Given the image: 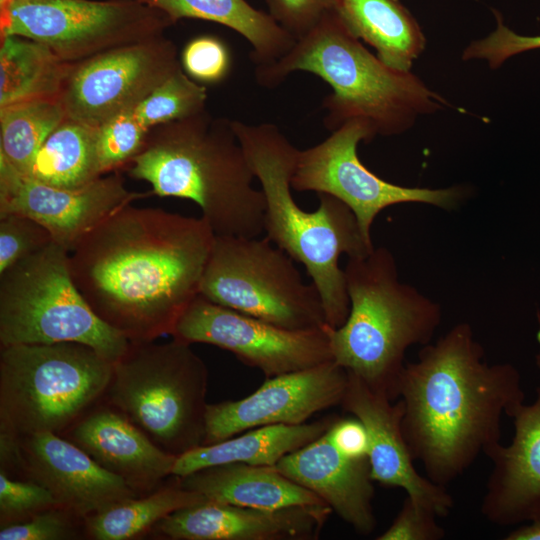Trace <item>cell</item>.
I'll return each instance as SVG.
<instances>
[{
  "label": "cell",
  "instance_id": "obj_27",
  "mask_svg": "<svg viewBox=\"0 0 540 540\" xmlns=\"http://www.w3.org/2000/svg\"><path fill=\"white\" fill-rule=\"evenodd\" d=\"M0 107L58 98L70 63L34 40L1 35Z\"/></svg>",
  "mask_w": 540,
  "mask_h": 540
},
{
  "label": "cell",
  "instance_id": "obj_3",
  "mask_svg": "<svg viewBox=\"0 0 540 540\" xmlns=\"http://www.w3.org/2000/svg\"><path fill=\"white\" fill-rule=\"evenodd\" d=\"M232 121L205 109L156 126L128 173L148 182L153 194L196 203L215 235L259 237L264 194L252 186L255 176Z\"/></svg>",
  "mask_w": 540,
  "mask_h": 540
},
{
  "label": "cell",
  "instance_id": "obj_17",
  "mask_svg": "<svg viewBox=\"0 0 540 540\" xmlns=\"http://www.w3.org/2000/svg\"><path fill=\"white\" fill-rule=\"evenodd\" d=\"M13 468L45 487L57 506L83 519L139 496L120 477L59 434L16 438Z\"/></svg>",
  "mask_w": 540,
  "mask_h": 540
},
{
  "label": "cell",
  "instance_id": "obj_34",
  "mask_svg": "<svg viewBox=\"0 0 540 540\" xmlns=\"http://www.w3.org/2000/svg\"><path fill=\"white\" fill-rule=\"evenodd\" d=\"M0 526L21 523L57 506L50 492L32 480L19 481L0 471Z\"/></svg>",
  "mask_w": 540,
  "mask_h": 540
},
{
  "label": "cell",
  "instance_id": "obj_40",
  "mask_svg": "<svg viewBox=\"0 0 540 540\" xmlns=\"http://www.w3.org/2000/svg\"><path fill=\"white\" fill-rule=\"evenodd\" d=\"M326 433L333 446L344 456L368 459L367 431L357 418L333 420Z\"/></svg>",
  "mask_w": 540,
  "mask_h": 540
},
{
  "label": "cell",
  "instance_id": "obj_33",
  "mask_svg": "<svg viewBox=\"0 0 540 540\" xmlns=\"http://www.w3.org/2000/svg\"><path fill=\"white\" fill-rule=\"evenodd\" d=\"M53 241L50 231L31 217L0 215V274Z\"/></svg>",
  "mask_w": 540,
  "mask_h": 540
},
{
  "label": "cell",
  "instance_id": "obj_23",
  "mask_svg": "<svg viewBox=\"0 0 540 540\" xmlns=\"http://www.w3.org/2000/svg\"><path fill=\"white\" fill-rule=\"evenodd\" d=\"M177 478L182 487L211 502L258 509L326 505L275 466L227 463Z\"/></svg>",
  "mask_w": 540,
  "mask_h": 540
},
{
  "label": "cell",
  "instance_id": "obj_11",
  "mask_svg": "<svg viewBox=\"0 0 540 540\" xmlns=\"http://www.w3.org/2000/svg\"><path fill=\"white\" fill-rule=\"evenodd\" d=\"M173 23L139 0H10L1 10V35L39 42L69 63L163 36Z\"/></svg>",
  "mask_w": 540,
  "mask_h": 540
},
{
  "label": "cell",
  "instance_id": "obj_29",
  "mask_svg": "<svg viewBox=\"0 0 540 540\" xmlns=\"http://www.w3.org/2000/svg\"><path fill=\"white\" fill-rule=\"evenodd\" d=\"M207 501L200 494L174 484L120 502L83 520V528L96 540H127L152 529L169 514Z\"/></svg>",
  "mask_w": 540,
  "mask_h": 540
},
{
  "label": "cell",
  "instance_id": "obj_19",
  "mask_svg": "<svg viewBox=\"0 0 540 540\" xmlns=\"http://www.w3.org/2000/svg\"><path fill=\"white\" fill-rule=\"evenodd\" d=\"M331 512L327 505L258 509L205 501L169 514L152 530L172 540H312Z\"/></svg>",
  "mask_w": 540,
  "mask_h": 540
},
{
  "label": "cell",
  "instance_id": "obj_20",
  "mask_svg": "<svg viewBox=\"0 0 540 540\" xmlns=\"http://www.w3.org/2000/svg\"><path fill=\"white\" fill-rule=\"evenodd\" d=\"M540 371V351L536 357ZM514 435L485 456L492 463L481 513L490 523L513 526L540 517V383L536 398L521 404L510 417Z\"/></svg>",
  "mask_w": 540,
  "mask_h": 540
},
{
  "label": "cell",
  "instance_id": "obj_1",
  "mask_svg": "<svg viewBox=\"0 0 540 540\" xmlns=\"http://www.w3.org/2000/svg\"><path fill=\"white\" fill-rule=\"evenodd\" d=\"M215 233L202 218L125 205L69 251L73 281L94 313L129 342L172 331L200 283Z\"/></svg>",
  "mask_w": 540,
  "mask_h": 540
},
{
  "label": "cell",
  "instance_id": "obj_10",
  "mask_svg": "<svg viewBox=\"0 0 540 540\" xmlns=\"http://www.w3.org/2000/svg\"><path fill=\"white\" fill-rule=\"evenodd\" d=\"M200 294L287 329L328 325L315 285L305 283L292 258L267 237L215 235Z\"/></svg>",
  "mask_w": 540,
  "mask_h": 540
},
{
  "label": "cell",
  "instance_id": "obj_30",
  "mask_svg": "<svg viewBox=\"0 0 540 540\" xmlns=\"http://www.w3.org/2000/svg\"><path fill=\"white\" fill-rule=\"evenodd\" d=\"M65 118L56 98L0 107V158L25 174L45 140Z\"/></svg>",
  "mask_w": 540,
  "mask_h": 540
},
{
  "label": "cell",
  "instance_id": "obj_35",
  "mask_svg": "<svg viewBox=\"0 0 540 540\" xmlns=\"http://www.w3.org/2000/svg\"><path fill=\"white\" fill-rule=\"evenodd\" d=\"M184 72L194 81L213 84L222 81L231 68L228 47L219 38L203 35L189 41L181 55Z\"/></svg>",
  "mask_w": 540,
  "mask_h": 540
},
{
  "label": "cell",
  "instance_id": "obj_24",
  "mask_svg": "<svg viewBox=\"0 0 540 540\" xmlns=\"http://www.w3.org/2000/svg\"><path fill=\"white\" fill-rule=\"evenodd\" d=\"M333 419L298 425H266L252 428L221 442L201 445L177 456L172 475L183 477L197 470L227 464L245 463L275 466L285 455L323 435Z\"/></svg>",
  "mask_w": 540,
  "mask_h": 540
},
{
  "label": "cell",
  "instance_id": "obj_12",
  "mask_svg": "<svg viewBox=\"0 0 540 540\" xmlns=\"http://www.w3.org/2000/svg\"><path fill=\"white\" fill-rule=\"evenodd\" d=\"M374 137L368 123L354 119L332 131L321 143L300 150L292 189L329 194L341 200L354 213L368 241H372L375 218L387 207L424 203L453 210L468 197L469 189L461 185L440 189L404 187L378 177L357 154L358 144Z\"/></svg>",
  "mask_w": 540,
  "mask_h": 540
},
{
  "label": "cell",
  "instance_id": "obj_37",
  "mask_svg": "<svg viewBox=\"0 0 540 540\" xmlns=\"http://www.w3.org/2000/svg\"><path fill=\"white\" fill-rule=\"evenodd\" d=\"M497 28L488 37L472 42L463 52L464 60L480 59L488 62L492 69H497L508 58L533 49H540V35H518L502 22L495 13Z\"/></svg>",
  "mask_w": 540,
  "mask_h": 540
},
{
  "label": "cell",
  "instance_id": "obj_28",
  "mask_svg": "<svg viewBox=\"0 0 540 540\" xmlns=\"http://www.w3.org/2000/svg\"><path fill=\"white\" fill-rule=\"evenodd\" d=\"M24 175L61 188L82 187L100 178L97 127L65 118L45 140Z\"/></svg>",
  "mask_w": 540,
  "mask_h": 540
},
{
  "label": "cell",
  "instance_id": "obj_16",
  "mask_svg": "<svg viewBox=\"0 0 540 540\" xmlns=\"http://www.w3.org/2000/svg\"><path fill=\"white\" fill-rule=\"evenodd\" d=\"M150 194L129 191L118 174L78 188L56 187L20 173L0 158V215L33 218L68 251L113 212Z\"/></svg>",
  "mask_w": 540,
  "mask_h": 540
},
{
  "label": "cell",
  "instance_id": "obj_31",
  "mask_svg": "<svg viewBox=\"0 0 540 540\" xmlns=\"http://www.w3.org/2000/svg\"><path fill=\"white\" fill-rule=\"evenodd\" d=\"M206 87L191 79L181 67L134 108L148 129L194 116L205 110Z\"/></svg>",
  "mask_w": 540,
  "mask_h": 540
},
{
  "label": "cell",
  "instance_id": "obj_21",
  "mask_svg": "<svg viewBox=\"0 0 540 540\" xmlns=\"http://www.w3.org/2000/svg\"><path fill=\"white\" fill-rule=\"evenodd\" d=\"M63 435L139 496L162 486L177 459L107 403L94 406Z\"/></svg>",
  "mask_w": 540,
  "mask_h": 540
},
{
  "label": "cell",
  "instance_id": "obj_13",
  "mask_svg": "<svg viewBox=\"0 0 540 540\" xmlns=\"http://www.w3.org/2000/svg\"><path fill=\"white\" fill-rule=\"evenodd\" d=\"M181 67L164 36L116 47L70 63L57 99L66 118L99 127L135 108Z\"/></svg>",
  "mask_w": 540,
  "mask_h": 540
},
{
  "label": "cell",
  "instance_id": "obj_41",
  "mask_svg": "<svg viewBox=\"0 0 540 540\" xmlns=\"http://www.w3.org/2000/svg\"><path fill=\"white\" fill-rule=\"evenodd\" d=\"M505 540H540V517L509 532Z\"/></svg>",
  "mask_w": 540,
  "mask_h": 540
},
{
  "label": "cell",
  "instance_id": "obj_22",
  "mask_svg": "<svg viewBox=\"0 0 540 540\" xmlns=\"http://www.w3.org/2000/svg\"><path fill=\"white\" fill-rule=\"evenodd\" d=\"M286 477L312 491L362 535L376 526L374 486L368 459L341 454L325 432L275 465Z\"/></svg>",
  "mask_w": 540,
  "mask_h": 540
},
{
  "label": "cell",
  "instance_id": "obj_5",
  "mask_svg": "<svg viewBox=\"0 0 540 540\" xmlns=\"http://www.w3.org/2000/svg\"><path fill=\"white\" fill-rule=\"evenodd\" d=\"M295 71L315 74L332 88L323 101L324 126L331 132L360 119L375 136L400 134L419 115L446 104L410 71L395 70L370 53L332 9L281 59L256 67L255 76L259 85L274 88Z\"/></svg>",
  "mask_w": 540,
  "mask_h": 540
},
{
  "label": "cell",
  "instance_id": "obj_36",
  "mask_svg": "<svg viewBox=\"0 0 540 540\" xmlns=\"http://www.w3.org/2000/svg\"><path fill=\"white\" fill-rule=\"evenodd\" d=\"M83 519L55 506L28 520L1 528L0 540H65L77 538L75 520Z\"/></svg>",
  "mask_w": 540,
  "mask_h": 540
},
{
  "label": "cell",
  "instance_id": "obj_15",
  "mask_svg": "<svg viewBox=\"0 0 540 540\" xmlns=\"http://www.w3.org/2000/svg\"><path fill=\"white\" fill-rule=\"evenodd\" d=\"M347 371L334 360L266 378L250 395L207 406L202 445L221 442L266 425H298L314 414L340 405Z\"/></svg>",
  "mask_w": 540,
  "mask_h": 540
},
{
  "label": "cell",
  "instance_id": "obj_32",
  "mask_svg": "<svg viewBox=\"0 0 540 540\" xmlns=\"http://www.w3.org/2000/svg\"><path fill=\"white\" fill-rule=\"evenodd\" d=\"M151 130L128 109L97 127V152L102 174L130 161L142 150Z\"/></svg>",
  "mask_w": 540,
  "mask_h": 540
},
{
  "label": "cell",
  "instance_id": "obj_18",
  "mask_svg": "<svg viewBox=\"0 0 540 540\" xmlns=\"http://www.w3.org/2000/svg\"><path fill=\"white\" fill-rule=\"evenodd\" d=\"M348 373L341 407L360 420L368 435V461L374 482L401 488L420 505L438 517L447 516L454 501L446 487L422 476L413 464L402 430L403 403L368 386Z\"/></svg>",
  "mask_w": 540,
  "mask_h": 540
},
{
  "label": "cell",
  "instance_id": "obj_38",
  "mask_svg": "<svg viewBox=\"0 0 540 540\" xmlns=\"http://www.w3.org/2000/svg\"><path fill=\"white\" fill-rule=\"evenodd\" d=\"M437 515L406 496L392 524L377 540H441L445 530L437 523Z\"/></svg>",
  "mask_w": 540,
  "mask_h": 540
},
{
  "label": "cell",
  "instance_id": "obj_6",
  "mask_svg": "<svg viewBox=\"0 0 540 540\" xmlns=\"http://www.w3.org/2000/svg\"><path fill=\"white\" fill-rule=\"evenodd\" d=\"M344 272L350 308L346 321L330 332L333 360L396 401L406 351L430 343L441 307L399 280L394 256L383 246L349 257Z\"/></svg>",
  "mask_w": 540,
  "mask_h": 540
},
{
  "label": "cell",
  "instance_id": "obj_9",
  "mask_svg": "<svg viewBox=\"0 0 540 540\" xmlns=\"http://www.w3.org/2000/svg\"><path fill=\"white\" fill-rule=\"evenodd\" d=\"M79 342L111 362L129 341L103 322L76 287L69 251L53 241L0 274V346Z\"/></svg>",
  "mask_w": 540,
  "mask_h": 540
},
{
  "label": "cell",
  "instance_id": "obj_26",
  "mask_svg": "<svg viewBox=\"0 0 540 540\" xmlns=\"http://www.w3.org/2000/svg\"><path fill=\"white\" fill-rule=\"evenodd\" d=\"M168 15L175 23L196 18L222 24L244 37L252 47L256 67L270 65L286 55L296 40L268 14L246 0H139Z\"/></svg>",
  "mask_w": 540,
  "mask_h": 540
},
{
  "label": "cell",
  "instance_id": "obj_8",
  "mask_svg": "<svg viewBox=\"0 0 540 540\" xmlns=\"http://www.w3.org/2000/svg\"><path fill=\"white\" fill-rule=\"evenodd\" d=\"M207 386L206 364L190 344L130 342L113 363L103 399L179 456L203 443Z\"/></svg>",
  "mask_w": 540,
  "mask_h": 540
},
{
  "label": "cell",
  "instance_id": "obj_14",
  "mask_svg": "<svg viewBox=\"0 0 540 540\" xmlns=\"http://www.w3.org/2000/svg\"><path fill=\"white\" fill-rule=\"evenodd\" d=\"M332 327L283 328L216 304L199 294L177 321L174 339L205 343L231 352L266 378L333 360Z\"/></svg>",
  "mask_w": 540,
  "mask_h": 540
},
{
  "label": "cell",
  "instance_id": "obj_25",
  "mask_svg": "<svg viewBox=\"0 0 540 540\" xmlns=\"http://www.w3.org/2000/svg\"><path fill=\"white\" fill-rule=\"evenodd\" d=\"M347 30L371 45L377 57L398 71H410L425 48L424 34L399 0H332Z\"/></svg>",
  "mask_w": 540,
  "mask_h": 540
},
{
  "label": "cell",
  "instance_id": "obj_7",
  "mask_svg": "<svg viewBox=\"0 0 540 540\" xmlns=\"http://www.w3.org/2000/svg\"><path fill=\"white\" fill-rule=\"evenodd\" d=\"M112 371L79 342L0 346V433L64 434L103 399Z\"/></svg>",
  "mask_w": 540,
  "mask_h": 540
},
{
  "label": "cell",
  "instance_id": "obj_2",
  "mask_svg": "<svg viewBox=\"0 0 540 540\" xmlns=\"http://www.w3.org/2000/svg\"><path fill=\"white\" fill-rule=\"evenodd\" d=\"M468 323H459L406 362L399 384L402 430L426 477L446 487L500 443L501 419L525 402L512 364H490Z\"/></svg>",
  "mask_w": 540,
  "mask_h": 540
},
{
  "label": "cell",
  "instance_id": "obj_39",
  "mask_svg": "<svg viewBox=\"0 0 540 540\" xmlns=\"http://www.w3.org/2000/svg\"><path fill=\"white\" fill-rule=\"evenodd\" d=\"M268 14L296 41L306 36L332 9V0H265Z\"/></svg>",
  "mask_w": 540,
  "mask_h": 540
},
{
  "label": "cell",
  "instance_id": "obj_42",
  "mask_svg": "<svg viewBox=\"0 0 540 540\" xmlns=\"http://www.w3.org/2000/svg\"><path fill=\"white\" fill-rule=\"evenodd\" d=\"M9 2L10 0H0V9L3 10Z\"/></svg>",
  "mask_w": 540,
  "mask_h": 540
},
{
  "label": "cell",
  "instance_id": "obj_4",
  "mask_svg": "<svg viewBox=\"0 0 540 540\" xmlns=\"http://www.w3.org/2000/svg\"><path fill=\"white\" fill-rule=\"evenodd\" d=\"M232 125L264 194L266 237L305 266L320 294L327 324L340 327L350 302L339 257L364 256L373 250V242L364 237L352 210L336 197L319 193L313 212L295 202L291 180L300 150L278 126L237 120Z\"/></svg>",
  "mask_w": 540,
  "mask_h": 540
}]
</instances>
